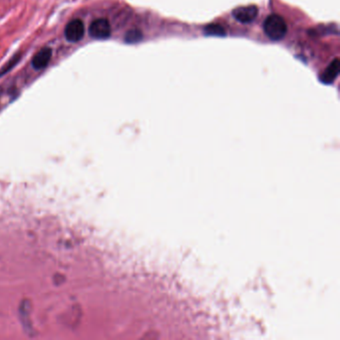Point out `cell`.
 <instances>
[{"mask_svg":"<svg viewBox=\"0 0 340 340\" xmlns=\"http://www.w3.org/2000/svg\"><path fill=\"white\" fill-rule=\"evenodd\" d=\"M20 59H21V54L20 53L14 55L13 57L11 58V60L8 63H6V65L1 70H0V76H2V75L8 73L11 69H13V67L15 65H17V63L20 61Z\"/></svg>","mask_w":340,"mask_h":340,"instance_id":"cell-9","label":"cell"},{"mask_svg":"<svg viewBox=\"0 0 340 340\" xmlns=\"http://www.w3.org/2000/svg\"><path fill=\"white\" fill-rule=\"evenodd\" d=\"M204 34L206 36H216V37H223L226 35L224 28L220 24H209L204 30Z\"/></svg>","mask_w":340,"mask_h":340,"instance_id":"cell-8","label":"cell"},{"mask_svg":"<svg viewBox=\"0 0 340 340\" xmlns=\"http://www.w3.org/2000/svg\"><path fill=\"white\" fill-rule=\"evenodd\" d=\"M263 31L271 40L279 41L286 36L288 25L280 15L272 14L264 20Z\"/></svg>","mask_w":340,"mask_h":340,"instance_id":"cell-1","label":"cell"},{"mask_svg":"<svg viewBox=\"0 0 340 340\" xmlns=\"http://www.w3.org/2000/svg\"><path fill=\"white\" fill-rule=\"evenodd\" d=\"M89 33L95 39H107L111 36V25L105 18H99L91 23Z\"/></svg>","mask_w":340,"mask_h":340,"instance_id":"cell-2","label":"cell"},{"mask_svg":"<svg viewBox=\"0 0 340 340\" xmlns=\"http://www.w3.org/2000/svg\"><path fill=\"white\" fill-rule=\"evenodd\" d=\"M143 33L138 29H131L125 35V42L128 44H136L142 41Z\"/></svg>","mask_w":340,"mask_h":340,"instance_id":"cell-7","label":"cell"},{"mask_svg":"<svg viewBox=\"0 0 340 340\" xmlns=\"http://www.w3.org/2000/svg\"><path fill=\"white\" fill-rule=\"evenodd\" d=\"M52 57V49L43 48L39 52H37L32 59V66L36 70H41L47 67Z\"/></svg>","mask_w":340,"mask_h":340,"instance_id":"cell-6","label":"cell"},{"mask_svg":"<svg viewBox=\"0 0 340 340\" xmlns=\"http://www.w3.org/2000/svg\"><path fill=\"white\" fill-rule=\"evenodd\" d=\"M84 32V23L80 19H74L67 24L65 28V37L69 42H78L83 38Z\"/></svg>","mask_w":340,"mask_h":340,"instance_id":"cell-4","label":"cell"},{"mask_svg":"<svg viewBox=\"0 0 340 340\" xmlns=\"http://www.w3.org/2000/svg\"><path fill=\"white\" fill-rule=\"evenodd\" d=\"M339 75V60L335 58L330 64L326 67L323 73L320 75L319 80L323 84L329 85L332 84Z\"/></svg>","mask_w":340,"mask_h":340,"instance_id":"cell-5","label":"cell"},{"mask_svg":"<svg viewBox=\"0 0 340 340\" xmlns=\"http://www.w3.org/2000/svg\"><path fill=\"white\" fill-rule=\"evenodd\" d=\"M258 9L255 5L239 6L233 10V16L237 21L242 24L253 22L257 17Z\"/></svg>","mask_w":340,"mask_h":340,"instance_id":"cell-3","label":"cell"}]
</instances>
